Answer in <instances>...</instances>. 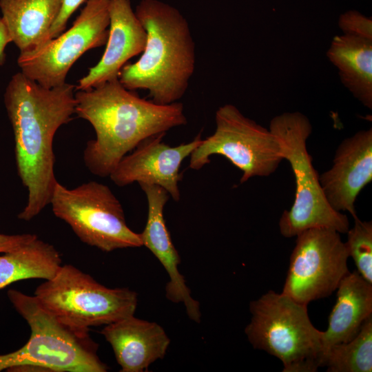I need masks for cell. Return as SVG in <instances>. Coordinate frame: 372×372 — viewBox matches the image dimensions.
I'll use <instances>...</instances> for the list:
<instances>
[{"mask_svg": "<svg viewBox=\"0 0 372 372\" xmlns=\"http://www.w3.org/2000/svg\"><path fill=\"white\" fill-rule=\"evenodd\" d=\"M75 85L64 83L46 87L14 74L4 94V103L14 138L17 171L27 188V203L18 215L29 221L50 205L54 186V137L75 113Z\"/></svg>", "mask_w": 372, "mask_h": 372, "instance_id": "obj_1", "label": "cell"}, {"mask_svg": "<svg viewBox=\"0 0 372 372\" xmlns=\"http://www.w3.org/2000/svg\"><path fill=\"white\" fill-rule=\"evenodd\" d=\"M75 114L93 127L96 137L83 151L86 167L110 176L121 159L143 141L187 123L183 105H160L126 89L118 79L75 90Z\"/></svg>", "mask_w": 372, "mask_h": 372, "instance_id": "obj_2", "label": "cell"}, {"mask_svg": "<svg viewBox=\"0 0 372 372\" xmlns=\"http://www.w3.org/2000/svg\"><path fill=\"white\" fill-rule=\"evenodd\" d=\"M134 12L146 31V45L136 62L123 66L118 80L127 90L148 91L157 104L178 102L196 65L188 21L176 8L159 0H141Z\"/></svg>", "mask_w": 372, "mask_h": 372, "instance_id": "obj_3", "label": "cell"}, {"mask_svg": "<svg viewBox=\"0 0 372 372\" xmlns=\"http://www.w3.org/2000/svg\"><path fill=\"white\" fill-rule=\"evenodd\" d=\"M245 333L254 349L283 364V372H315L322 366L323 331L311 323L307 305L283 293L269 291L249 306Z\"/></svg>", "mask_w": 372, "mask_h": 372, "instance_id": "obj_4", "label": "cell"}, {"mask_svg": "<svg viewBox=\"0 0 372 372\" xmlns=\"http://www.w3.org/2000/svg\"><path fill=\"white\" fill-rule=\"evenodd\" d=\"M269 130L280 143L283 159L290 163L296 182L293 204L279 221L280 234L291 238L314 228L347 233L349 219L327 202L307 149L306 141L312 131L309 118L298 112H285L271 120Z\"/></svg>", "mask_w": 372, "mask_h": 372, "instance_id": "obj_5", "label": "cell"}, {"mask_svg": "<svg viewBox=\"0 0 372 372\" xmlns=\"http://www.w3.org/2000/svg\"><path fill=\"white\" fill-rule=\"evenodd\" d=\"M7 295L30 329L28 342L10 353L14 363L12 368L33 366L40 371L56 372L107 371V365L97 355L98 344L89 332L76 331L63 324L34 296L15 289L8 290Z\"/></svg>", "mask_w": 372, "mask_h": 372, "instance_id": "obj_6", "label": "cell"}, {"mask_svg": "<svg viewBox=\"0 0 372 372\" xmlns=\"http://www.w3.org/2000/svg\"><path fill=\"white\" fill-rule=\"evenodd\" d=\"M34 296L59 322L85 332L134 315L138 302L128 288L106 287L68 264L39 285Z\"/></svg>", "mask_w": 372, "mask_h": 372, "instance_id": "obj_7", "label": "cell"}, {"mask_svg": "<svg viewBox=\"0 0 372 372\" xmlns=\"http://www.w3.org/2000/svg\"><path fill=\"white\" fill-rule=\"evenodd\" d=\"M50 204L84 243L110 252L143 246L140 234L127 225L123 207L110 188L89 181L68 189L56 182Z\"/></svg>", "mask_w": 372, "mask_h": 372, "instance_id": "obj_8", "label": "cell"}, {"mask_svg": "<svg viewBox=\"0 0 372 372\" xmlns=\"http://www.w3.org/2000/svg\"><path fill=\"white\" fill-rule=\"evenodd\" d=\"M216 130L202 140L190 154L189 167L199 170L211 155L225 156L242 172L240 183L273 173L283 160L280 143L273 133L246 117L234 105L216 112Z\"/></svg>", "mask_w": 372, "mask_h": 372, "instance_id": "obj_9", "label": "cell"}, {"mask_svg": "<svg viewBox=\"0 0 372 372\" xmlns=\"http://www.w3.org/2000/svg\"><path fill=\"white\" fill-rule=\"evenodd\" d=\"M110 0H87L72 27L32 52L19 54L17 63L28 78L46 87L65 83L72 65L89 50L106 44Z\"/></svg>", "mask_w": 372, "mask_h": 372, "instance_id": "obj_10", "label": "cell"}, {"mask_svg": "<svg viewBox=\"0 0 372 372\" xmlns=\"http://www.w3.org/2000/svg\"><path fill=\"white\" fill-rule=\"evenodd\" d=\"M297 236L282 292L308 305L329 296L349 272V254L340 233L326 228L305 230Z\"/></svg>", "mask_w": 372, "mask_h": 372, "instance_id": "obj_11", "label": "cell"}, {"mask_svg": "<svg viewBox=\"0 0 372 372\" xmlns=\"http://www.w3.org/2000/svg\"><path fill=\"white\" fill-rule=\"evenodd\" d=\"M165 135L143 141L132 153L125 155L109 176L112 182L118 187L134 182L156 185L164 188L174 200L178 201L180 165L203 139L198 134L189 143L172 147L163 141Z\"/></svg>", "mask_w": 372, "mask_h": 372, "instance_id": "obj_12", "label": "cell"}, {"mask_svg": "<svg viewBox=\"0 0 372 372\" xmlns=\"http://www.w3.org/2000/svg\"><path fill=\"white\" fill-rule=\"evenodd\" d=\"M324 196L338 211L358 217L355 202L372 180V129L360 130L338 147L331 169L319 175Z\"/></svg>", "mask_w": 372, "mask_h": 372, "instance_id": "obj_13", "label": "cell"}, {"mask_svg": "<svg viewBox=\"0 0 372 372\" xmlns=\"http://www.w3.org/2000/svg\"><path fill=\"white\" fill-rule=\"evenodd\" d=\"M110 25L106 48L100 61L78 81L76 90H87L118 79L123 66L143 52L147 34L130 0H110Z\"/></svg>", "mask_w": 372, "mask_h": 372, "instance_id": "obj_14", "label": "cell"}, {"mask_svg": "<svg viewBox=\"0 0 372 372\" xmlns=\"http://www.w3.org/2000/svg\"><path fill=\"white\" fill-rule=\"evenodd\" d=\"M101 334L110 344L122 372H143L163 359L170 343L163 329L134 315L105 325Z\"/></svg>", "mask_w": 372, "mask_h": 372, "instance_id": "obj_15", "label": "cell"}, {"mask_svg": "<svg viewBox=\"0 0 372 372\" xmlns=\"http://www.w3.org/2000/svg\"><path fill=\"white\" fill-rule=\"evenodd\" d=\"M139 185L145 194L148 206L146 225L140 234L143 246L152 251L168 273L169 280L165 287L167 299L175 302L187 300L190 297V291L178 271L180 259L163 215L169 195L164 188L156 185L141 183Z\"/></svg>", "mask_w": 372, "mask_h": 372, "instance_id": "obj_16", "label": "cell"}, {"mask_svg": "<svg viewBox=\"0 0 372 372\" xmlns=\"http://www.w3.org/2000/svg\"><path fill=\"white\" fill-rule=\"evenodd\" d=\"M372 316V284L357 271L349 272L337 288V300L322 334L324 351L331 346L351 340ZM324 354V353H323Z\"/></svg>", "mask_w": 372, "mask_h": 372, "instance_id": "obj_17", "label": "cell"}, {"mask_svg": "<svg viewBox=\"0 0 372 372\" xmlns=\"http://www.w3.org/2000/svg\"><path fill=\"white\" fill-rule=\"evenodd\" d=\"M62 0H0L2 20L11 42L26 54L50 40L51 26Z\"/></svg>", "mask_w": 372, "mask_h": 372, "instance_id": "obj_18", "label": "cell"}, {"mask_svg": "<svg viewBox=\"0 0 372 372\" xmlns=\"http://www.w3.org/2000/svg\"><path fill=\"white\" fill-rule=\"evenodd\" d=\"M342 83L365 107L372 109V41L335 36L327 52Z\"/></svg>", "mask_w": 372, "mask_h": 372, "instance_id": "obj_19", "label": "cell"}, {"mask_svg": "<svg viewBox=\"0 0 372 372\" xmlns=\"http://www.w3.org/2000/svg\"><path fill=\"white\" fill-rule=\"evenodd\" d=\"M61 265V257L56 248L37 237L0 255V289L25 279L49 280Z\"/></svg>", "mask_w": 372, "mask_h": 372, "instance_id": "obj_20", "label": "cell"}, {"mask_svg": "<svg viewBox=\"0 0 372 372\" xmlns=\"http://www.w3.org/2000/svg\"><path fill=\"white\" fill-rule=\"evenodd\" d=\"M322 366L329 372L372 371V316L347 342L333 344L323 354Z\"/></svg>", "mask_w": 372, "mask_h": 372, "instance_id": "obj_21", "label": "cell"}, {"mask_svg": "<svg viewBox=\"0 0 372 372\" xmlns=\"http://www.w3.org/2000/svg\"><path fill=\"white\" fill-rule=\"evenodd\" d=\"M345 243L349 256L357 267V271L372 284V223L354 219V226L349 229Z\"/></svg>", "mask_w": 372, "mask_h": 372, "instance_id": "obj_22", "label": "cell"}, {"mask_svg": "<svg viewBox=\"0 0 372 372\" xmlns=\"http://www.w3.org/2000/svg\"><path fill=\"white\" fill-rule=\"evenodd\" d=\"M338 25L344 34L372 41V20L355 10L340 16Z\"/></svg>", "mask_w": 372, "mask_h": 372, "instance_id": "obj_23", "label": "cell"}, {"mask_svg": "<svg viewBox=\"0 0 372 372\" xmlns=\"http://www.w3.org/2000/svg\"><path fill=\"white\" fill-rule=\"evenodd\" d=\"M85 0H62L61 6L51 28L50 30V39H52L61 34L66 28L68 20L73 12Z\"/></svg>", "mask_w": 372, "mask_h": 372, "instance_id": "obj_24", "label": "cell"}, {"mask_svg": "<svg viewBox=\"0 0 372 372\" xmlns=\"http://www.w3.org/2000/svg\"><path fill=\"white\" fill-rule=\"evenodd\" d=\"M37 237L32 234L6 235L0 234V254L17 249Z\"/></svg>", "mask_w": 372, "mask_h": 372, "instance_id": "obj_25", "label": "cell"}, {"mask_svg": "<svg viewBox=\"0 0 372 372\" xmlns=\"http://www.w3.org/2000/svg\"><path fill=\"white\" fill-rule=\"evenodd\" d=\"M11 42L10 38L1 18H0V65L6 61L5 48Z\"/></svg>", "mask_w": 372, "mask_h": 372, "instance_id": "obj_26", "label": "cell"}, {"mask_svg": "<svg viewBox=\"0 0 372 372\" xmlns=\"http://www.w3.org/2000/svg\"><path fill=\"white\" fill-rule=\"evenodd\" d=\"M8 353L0 355V371H7L12 366L11 358Z\"/></svg>", "mask_w": 372, "mask_h": 372, "instance_id": "obj_27", "label": "cell"}]
</instances>
